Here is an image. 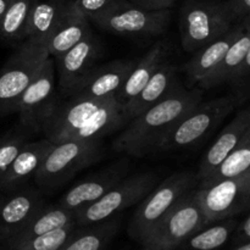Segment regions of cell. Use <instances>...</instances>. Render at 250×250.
Wrapping results in <instances>:
<instances>
[{
	"mask_svg": "<svg viewBox=\"0 0 250 250\" xmlns=\"http://www.w3.org/2000/svg\"><path fill=\"white\" fill-rule=\"evenodd\" d=\"M236 105L233 97L200 102L165 132L156 143L154 153H166L195 146L221 124L233 111Z\"/></svg>",
	"mask_w": 250,
	"mask_h": 250,
	"instance_id": "3957f363",
	"label": "cell"
},
{
	"mask_svg": "<svg viewBox=\"0 0 250 250\" xmlns=\"http://www.w3.org/2000/svg\"><path fill=\"white\" fill-rule=\"evenodd\" d=\"M250 54V28H246L243 33L233 42L224 58L219 63L198 83L200 89H210L224 83H229L234 73L241 67L242 62Z\"/></svg>",
	"mask_w": 250,
	"mask_h": 250,
	"instance_id": "d4e9b609",
	"label": "cell"
},
{
	"mask_svg": "<svg viewBox=\"0 0 250 250\" xmlns=\"http://www.w3.org/2000/svg\"><path fill=\"white\" fill-rule=\"evenodd\" d=\"M128 124L121 103L116 97L97 110L89 119L80 127L71 132L66 139H103L106 134L112 133Z\"/></svg>",
	"mask_w": 250,
	"mask_h": 250,
	"instance_id": "603a6c76",
	"label": "cell"
},
{
	"mask_svg": "<svg viewBox=\"0 0 250 250\" xmlns=\"http://www.w3.org/2000/svg\"><path fill=\"white\" fill-rule=\"evenodd\" d=\"M136 60H116L94 66L63 94L75 99H102L116 97Z\"/></svg>",
	"mask_w": 250,
	"mask_h": 250,
	"instance_id": "7c38bea8",
	"label": "cell"
},
{
	"mask_svg": "<svg viewBox=\"0 0 250 250\" xmlns=\"http://www.w3.org/2000/svg\"><path fill=\"white\" fill-rule=\"evenodd\" d=\"M129 171L128 161L126 159L117 161L114 165L104 168L97 175L89 176L82 182L73 186L61 197L59 205L75 212L80 208L95 202L105 194L110 188L119 183L127 176Z\"/></svg>",
	"mask_w": 250,
	"mask_h": 250,
	"instance_id": "9a60e30c",
	"label": "cell"
},
{
	"mask_svg": "<svg viewBox=\"0 0 250 250\" xmlns=\"http://www.w3.org/2000/svg\"><path fill=\"white\" fill-rule=\"evenodd\" d=\"M158 185V176L153 172L137 173L125 177L110 188L103 197L73 212L78 227L105 221L122 210L138 204Z\"/></svg>",
	"mask_w": 250,
	"mask_h": 250,
	"instance_id": "52a82bcc",
	"label": "cell"
},
{
	"mask_svg": "<svg viewBox=\"0 0 250 250\" xmlns=\"http://www.w3.org/2000/svg\"><path fill=\"white\" fill-rule=\"evenodd\" d=\"M198 185L195 173L178 171L158 183L146 197L141 200L128 226L129 236L141 244L151 233L156 225L172 209L173 205Z\"/></svg>",
	"mask_w": 250,
	"mask_h": 250,
	"instance_id": "277c9868",
	"label": "cell"
},
{
	"mask_svg": "<svg viewBox=\"0 0 250 250\" xmlns=\"http://www.w3.org/2000/svg\"><path fill=\"white\" fill-rule=\"evenodd\" d=\"M119 229V220L111 217L98 224L78 227L61 250H104Z\"/></svg>",
	"mask_w": 250,
	"mask_h": 250,
	"instance_id": "4316f807",
	"label": "cell"
},
{
	"mask_svg": "<svg viewBox=\"0 0 250 250\" xmlns=\"http://www.w3.org/2000/svg\"><path fill=\"white\" fill-rule=\"evenodd\" d=\"M11 0H0V20L4 16V14L6 12L7 7H9Z\"/></svg>",
	"mask_w": 250,
	"mask_h": 250,
	"instance_id": "8d00e7d4",
	"label": "cell"
},
{
	"mask_svg": "<svg viewBox=\"0 0 250 250\" xmlns=\"http://www.w3.org/2000/svg\"><path fill=\"white\" fill-rule=\"evenodd\" d=\"M202 99L199 87L186 89L178 83L167 97L129 120L125 131L112 143V149L137 158L154 153L156 143L165 132Z\"/></svg>",
	"mask_w": 250,
	"mask_h": 250,
	"instance_id": "6da1fadb",
	"label": "cell"
},
{
	"mask_svg": "<svg viewBox=\"0 0 250 250\" xmlns=\"http://www.w3.org/2000/svg\"><path fill=\"white\" fill-rule=\"evenodd\" d=\"M225 4L233 23L250 20V0H226Z\"/></svg>",
	"mask_w": 250,
	"mask_h": 250,
	"instance_id": "d6a6232c",
	"label": "cell"
},
{
	"mask_svg": "<svg viewBox=\"0 0 250 250\" xmlns=\"http://www.w3.org/2000/svg\"><path fill=\"white\" fill-rule=\"evenodd\" d=\"M143 250H164L160 248H155V247H144Z\"/></svg>",
	"mask_w": 250,
	"mask_h": 250,
	"instance_id": "f35d334b",
	"label": "cell"
},
{
	"mask_svg": "<svg viewBox=\"0 0 250 250\" xmlns=\"http://www.w3.org/2000/svg\"><path fill=\"white\" fill-rule=\"evenodd\" d=\"M111 0H71L73 9L88 20L99 14Z\"/></svg>",
	"mask_w": 250,
	"mask_h": 250,
	"instance_id": "836d02e7",
	"label": "cell"
},
{
	"mask_svg": "<svg viewBox=\"0 0 250 250\" xmlns=\"http://www.w3.org/2000/svg\"><path fill=\"white\" fill-rule=\"evenodd\" d=\"M76 229H77V225L73 222L62 229H55L43 236L31 239L26 243L12 247V248H6L5 250H61Z\"/></svg>",
	"mask_w": 250,
	"mask_h": 250,
	"instance_id": "4dcf8cb0",
	"label": "cell"
},
{
	"mask_svg": "<svg viewBox=\"0 0 250 250\" xmlns=\"http://www.w3.org/2000/svg\"><path fill=\"white\" fill-rule=\"evenodd\" d=\"M229 241L232 242L233 247L241 246V244L249 243L250 242V215L249 211L244 214V217L241 221L237 222Z\"/></svg>",
	"mask_w": 250,
	"mask_h": 250,
	"instance_id": "e575fe53",
	"label": "cell"
},
{
	"mask_svg": "<svg viewBox=\"0 0 250 250\" xmlns=\"http://www.w3.org/2000/svg\"><path fill=\"white\" fill-rule=\"evenodd\" d=\"M176 75H177V66L171 63L166 58L164 59L143 89L129 104L124 107L126 119L128 121L134 119L146 109L167 97L178 84Z\"/></svg>",
	"mask_w": 250,
	"mask_h": 250,
	"instance_id": "ffe728a7",
	"label": "cell"
},
{
	"mask_svg": "<svg viewBox=\"0 0 250 250\" xmlns=\"http://www.w3.org/2000/svg\"><path fill=\"white\" fill-rule=\"evenodd\" d=\"M250 172V129L246 132L238 146L198 185H210L229 178H236Z\"/></svg>",
	"mask_w": 250,
	"mask_h": 250,
	"instance_id": "f1b7e54d",
	"label": "cell"
},
{
	"mask_svg": "<svg viewBox=\"0 0 250 250\" xmlns=\"http://www.w3.org/2000/svg\"><path fill=\"white\" fill-rule=\"evenodd\" d=\"M68 4L70 0H36L29 14L27 38L48 43Z\"/></svg>",
	"mask_w": 250,
	"mask_h": 250,
	"instance_id": "484cf974",
	"label": "cell"
},
{
	"mask_svg": "<svg viewBox=\"0 0 250 250\" xmlns=\"http://www.w3.org/2000/svg\"><path fill=\"white\" fill-rule=\"evenodd\" d=\"M166 55H167V44L165 41H159L153 44L146 55L142 56L139 60H136L131 72L128 73L124 85L116 95L117 100L121 103L122 109L129 104L143 89Z\"/></svg>",
	"mask_w": 250,
	"mask_h": 250,
	"instance_id": "7402d4cb",
	"label": "cell"
},
{
	"mask_svg": "<svg viewBox=\"0 0 250 250\" xmlns=\"http://www.w3.org/2000/svg\"><path fill=\"white\" fill-rule=\"evenodd\" d=\"M136 6L146 10H166L171 9L175 5L176 0H127Z\"/></svg>",
	"mask_w": 250,
	"mask_h": 250,
	"instance_id": "d590c367",
	"label": "cell"
},
{
	"mask_svg": "<svg viewBox=\"0 0 250 250\" xmlns=\"http://www.w3.org/2000/svg\"><path fill=\"white\" fill-rule=\"evenodd\" d=\"M73 222H75V215L72 211L65 209L59 204H45L28 220V222L20 231H17L14 236L10 237L2 244H4L5 249L12 248V247L23 244L31 239L49 233V232L68 226Z\"/></svg>",
	"mask_w": 250,
	"mask_h": 250,
	"instance_id": "44dd1931",
	"label": "cell"
},
{
	"mask_svg": "<svg viewBox=\"0 0 250 250\" xmlns=\"http://www.w3.org/2000/svg\"><path fill=\"white\" fill-rule=\"evenodd\" d=\"M233 250H250V242L249 243H244V244H241V246L234 247Z\"/></svg>",
	"mask_w": 250,
	"mask_h": 250,
	"instance_id": "74e56055",
	"label": "cell"
},
{
	"mask_svg": "<svg viewBox=\"0 0 250 250\" xmlns=\"http://www.w3.org/2000/svg\"><path fill=\"white\" fill-rule=\"evenodd\" d=\"M90 33L92 29L89 26V20L76 11L70 0L67 10L56 24L46 43L49 56H51L54 60L60 58L63 53L80 43Z\"/></svg>",
	"mask_w": 250,
	"mask_h": 250,
	"instance_id": "cb8c5ba5",
	"label": "cell"
},
{
	"mask_svg": "<svg viewBox=\"0 0 250 250\" xmlns=\"http://www.w3.org/2000/svg\"><path fill=\"white\" fill-rule=\"evenodd\" d=\"M31 134L32 132L20 126L16 131L9 132L5 136L0 137V180L15 160L23 144L28 142Z\"/></svg>",
	"mask_w": 250,
	"mask_h": 250,
	"instance_id": "1f68e13d",
	"label": "cell"
},
{
	"mask_svg": "<svg viewBox=\"0 0 250 250\" xmlns=\"http://www.w3.org/2000/svg\"><path fill=\"white\" fill-rule=\"evenodd\" d=\"M114 97L102 99H75L66 98L61 103H56L53 111L49 114L42 126L45 138L53 143L65 141L66 137L87 121L99 107L106 104Z\"/></svg>",
	"mask_w": 250,
	"mask_h": 250,
	"instance_id": "4fadbf2b",
	"label": "cell"
},
{
	"mask_svg": "<svg viewBox=\"0 0 250 250\" xmlns=\"http://www.w3.org/2000/svg\"><path fill=\"white\" fill-rule=\"evenodd\" d=\"M194 194L207 224L246 214L250 203V172L210 185H197Z\"/></svg>",
	"mask_w": 250,
	"mask_h": 250,
	"instance_id": "9c48e42d",
	"label": "cell"
},
{
	"mask_svg": "<svg viewBox=\"0 0 250 250\" xmlns=\"http://www.w3.org/2000/svg\"><path fill=\"white\" fill-rule=\"evenodd\" d=\"M56 103L55 66L54 59L49 56L20 98L16 107L20 126L32 133L41 132Z\"/></svg>",
	"mask_w": 250,
	"mask_h": 250,
	"instance_id": "8fae6325",
	"label": "cell"
},
{
	"mask_svg": "<svg viewBox=\"0 0 250 250\" xmlns=\"http://www.w3.org/2000/svg\"><path fill=\"white\" fill-rule=\"evenodd\" d=\"M100 54L102 45L94 34L90 33L60 58L55 59L58 62L59 88L62 95L94 67Z\"/></svg>",
	"mask_w": 250,
	"mask_h": 250,
	"instance_id": "2e32d148",
	"label": "cell"
},
{
	"mask_svg": "<svg viewBox=\"0 0 250 250\" xmlns=\"http://www.w3.org/2000/svg\"><path fill=\"white\" fill-rule=\"evenodd\" d=\"M234 24L225 1L187 0L180 15L181 43L187 53H194L226 34Z\"/></svg>",
	"mask_w": 250,
	"mask_h": 250,
	"instance_id": "5b68a950",
	"label": "cell"
},
{
	"mask_svg": "<svg viewBox=\"0 0 250 250\" xmlns=\"http://www.w3.org/2000/svg\"><path fill=\"white\" fill-rule=\"evenodd\" d=\"M45 204L41 193L32 188L4 192L0 195V243L20 231Z\"/></svg>",
	"mask_w": 250,
	"mask_h": 250,
	"instance_id": "5bb4252c",
	"label": "cell"
},
{
	"mask_svg": "<svg viewBox=\"0 0 250 250\" xmlns=\"http://www.w3.org/2000/svg\"><path fill=\"white\" fill-rule=\"evenodd\" d=\"M246 28H250V20L236 23L226 34L215 39L204 48L194 51V55L182 67L189 85L198 84L217 63L233 44V42L243 33Z\"/></svg>",
	"mask_w": 250,
	"mask_h": 250,
	"instance_id": "ac0fdd59",
	"label": "cell"
},
{
	"mask_svg": "<svg viewBox=\"0 0 250 250\" xmlns=\"http://www.w3.org/2000/svg\"><path fill=\"white\" fill-rule=\"evenodd\" d=\"M170 19V9L151 11L127 0H111L99 14L90 17L89 21L111 33L159 36L166 32Z\"/></svg>",
	"mask_w": 250,
	"mask_h": 250,
	"instance_id": "ba28073f",
	"label": "cell"
},
{
	"mask_svg": "<svg viewBox=\"0 0 250 250\" xmlns=\"http://www.w3.org/2000/svg\"><path fill=\"white\" fill-rule=\"evenodd\" d=\"M36 0H11L0 20V39L17 45L27 38L29 14Z\"/></svg>",
	"mask_w": 250,
	"mask_h": 250,
	"instance_id": "f546056e",
	"label": "cell"
},
{
	"mask_svg": "<svg viewBox=\"0 0 250 250\" xmlns=\"http://www.w3.org/2000/svg\"><path fill=\"white\" fill-rule=\"evenodd\" d=\"M53 146V142L46 138L26 142L0 180V190L10 192L24 187L39 170Z\"/></svg>",
	"mask_w": 250,
	"mask_h": 250,
	"instance_id": "e0dca14e",
	"label": "cell"
},
{
	"mask_svg": "<svg viewBox=\"0 0 250 250\" xmlns=\"http://www.w3.org/2000/svg\"><path fill=\"white\" fill-rule=\"evenodd\" d=\"M238 220L234 217L205 225L175 250H217L229 242Z\"/></svg>",
	"mask_w": 250,
	"mask_h": 250,
	"instance_id": "83f0119b",
	"label": "cell"
},
{
	"mask_svg": "<svg viewBox=\"0 0 250 250\" xmlns=\"http://www.w3.org/2000/svg\"><path fill=\"white\" fill-rule=\"evenodd\" d=\"M194 189L183 195L173 205L172 209L146 237L143 242V247L175 250L188 237L208 225L204 212L195 198Z\"/></svg>",
	"mask_w": 250,
	"mask_h": 250,
	"instance_id": "30bf717a",
	"label": "cell"
},
{
	"mask_svg": "<svg viewBox=\"0 0 250 250\" xmlns=\"http://www.w3.org/2000/svg\"><path fill=\"white\" fill-rule=\"evenodd\" d=\"M49 58L43 42L26 38L0 71V116L16 112L20 98Z\"/></svg>",
	"mask_w": 250,
	"mask_h": 250,
	"instance_id": "8992f818",
	"label": "cell"
},
{
	"mask_svg": "<svg viewBox=\"0 0 250 250\" xmlns=\"http://www.w3.org/2000/svg\"><path fill=\"white\" fill-rule=\"evenodd\" d=\"M104 156L102 139H66L54 143L33 180L43 189H55L71 180L78 171L98 163Z\"/></svg>",
	"mask_w": 250,
	"mask_h": 250,
	"instance_id": "7a4b0ae2",
	"label": "cell"
},
{
	"mask_svg": "<svg viewBox=\"0 0 250 250\" xmlns=\"http://www.w3.org/2000/svg\"><path fill=\"white\" fill-rule=\"evenodd\" d=\"M250 129V111L248 107L237 112L231 122L225 127L211 144L199 164L198 172L195 173L198 182L204 180L241 142L246 132Z\"/></svg>",
	"mask_w": 250,
	"mask_h": 250,
	"instance_id": "d6986e66",
	"label": "cell"
}]
</instances>
